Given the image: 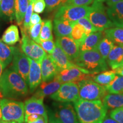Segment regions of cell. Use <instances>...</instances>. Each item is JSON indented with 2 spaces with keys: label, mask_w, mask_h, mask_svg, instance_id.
<instances>
[{
  "label": "cell",
  "mask_w": 123,
  "mask_h": 123,
  "mask_svg": "<svg viewBox=\"0 0 123 123\" xmlns=\"http://www.w3.org/2000/svg\"><path fill=\"white\" fill-rule=\"evenodd\" d=\"M79 123H102L108 109L102 100H87L79 99L74 102Z\"/></svg>",
  "instance_id": "6da1fadb"
},
{
  "label": "cell",
  "mask_w": 123,
  "mask_h": 123,
  "mask_svg": "<svg viewBox=\"0 0 123 123\" xmlns=\"http://www.w3.org/2000/svg\"><path fill=\"white\" fill-rule=\"evenodd\" d=\"M27 83L13 67L6 70L0 80V92L4 98L19 99L28 93Z\"/></svg>",
  "instance_id": "7a4b0ae2"
},
{
  "label": "cell",
  "mask_w": 123,
  "mask_h": 123,
  "mask_svg": "<svg viewBox=\"0 0 123 123\" xmlns=\"http://www.w3.org/2000/svg\"><path fill=\"white\" fill-rule=\"evenodd\" d=\"M48 123H79L71 103L55 101L47 109Z\"/></svg>",
  "instance_id": "3957f363"
},
{
  "label": "cell",
  "mask_w": 123,
  "mask_h": 123,
  "mask_svg": "<svg viewBox=\"0 0 123 123\" xmlns=\"http://www.w3.org/2000/svg\"><path fill=\"white\" fill-rule=\"evenodd\" d=\"M74 63L92 74H96L108 70L106 60L101 56L96 49L80 51L79 56Z\"/></svg>",
  "instance_id": "277c9868"
},
{
  "label": "cell",
  "mask_w": 123,
  "mask_h": 123,
  "mask_svg": "<svg viewBox=\"0 0 123 123\" xmlns=\"http://www.w3.org/2000/svg\"><path fill=\"white\" fill-rule=\"evenodd\" d=\"M0 108L2 120L25 123L24 103L13 99H0Z\"/></svg>",
  "instance_id": "5b68a950"
},
{
  "label": "cell",
  "mask_w": 123,
  "mask_h": 123,
  "mask_svg": "<svg viewBox=\"0 0 123 123\" xmlns=\"http://www.w3.org/2000/svg\"><path fill=\"white\" fill-rule=\"evenodd\" d=\"M78 84L79 99L87 100H101L107 94L104 86L97 83L92 79L83 80Z\"/></svg>",
  "instance_id": "8992f818"
},
{
  "label": "cell",
  "mask_w": 123,
  "mask_h": 123,
  "mask_svg": "<svg viewBox=\"0 0 123 123\" xmlns=\"http://www.w3.org/2000/svg\"><path fill=\"white\" fill-rule=\"evenodd\" d=\"M90 7L87 17L99 31L115 26L108 16L103 2L94 1Z\"/></svg>",
  "instance_id": "52a82bcc"
},
{
  "label": "cell",
  "mask_w": 123,
  "mask_h": 123,
  "mask_svg": "<svg viewBox=\"0 0 123 123\" xmlns=\"http://www.w3.org/2000/svg\"><path fill=\"white\" fill-rule=\"evenodd\" d=\"M95 74H90L87 70L78 66H73L70 68L60 70L54 79L62 84L68 82L78 83L83 80L92 79Z\"/></svg>",
  "instance_id": "ba28073f"
},
{
  "label": "cell",
  "mask_w": 123,
  "mask_h": 123,
  "mask_svg": "<svg viewBox=\"0 0 123 123\" xmlns=\"http://www.w3.org/2000/svg\"><path fill=\"white\" fill-rule=\"evenodd\" d=\"M90 9L89 6L63 5L58 9L55 15V19L66 20L75 23L81 18L87 17Z\"/></svg>",
  "instance_id": "9c48e42d"
},
{
  "label": "cell",
  "mask_w": 123,
  "mask_h": 123,
  "mask_svg": "<svg viewBox=\"0 0 123 123\" xmlns=\"http://www.w3.org/2000/svg\"><path fill=\"white\" fill-rule=\"evenodd\" d=\"M50 98L56 101L74 103L79 99L78 84L74 82L62 84L59 90L50 95Z\"/></svg>",
  "instance_id": "30bf717a"
},
{
  "label": "cell",
  "mask_w": 123,
  "mask_h": 123,
  "mask_svg": "<svg viewBox=\"0 0 123 123\" xmlns=\"http://www.w3.org/2000/svg\"><path fill=\"white\" fill-rule=\"evenodd\" d=\"M21 49L25 54L31 59L41 62L47 53L41 46L31 39L29 35L22 34Z\"/></svg>",
  "instance_id": "8fae6325"
},
{
  "label": "cell",
  "mask_w": 123,
  "mask_h": 123,
  "mask_svg": "<svg viewBox=\"0 0 123 123\" xmlns=\"http://www.w3.org/2000/svg\"><path fill=\"white\" fill-rule=\"evenodd\" d=\"M30 58L21 51L19 48L15 47L13 58L12 67L28 84L29 70H30Z\"/></svg>",
  "instance_id": "7c38bea8"
},
{
  "label": "cell",
  "mask_w": 123,
  "mask_h": 123,
  "mask_svg": "<svg viewBox=\"0 0 123 123\" xmlns=\"http://www.w3.org/2000/svg\"><path fill=\"white\" fill-rule=\"evenodd\" d=\"M43 98L32 96L26 100L24 103L25 117L29 115L36 114L42 116L48 122L47 109L43 103Z\"/></svg>",
  "instance_id": "4fadbf2b"
},
{
  "label": "cell",
  "mask_w": 123,
  "mask_h": 123,
  "mask_svg": "<svg viewBox=\"0 0 123 123\" xmlns=\"http://www.w3.org/2000/svg\"><path fill=\"white\" fill-rule=\"evenodd\" d=\"M56 43L61 47L73 62H74L79 56L80 53L79 44L71 38L69 37H56Z\"/></svg>",
  "instance_id": "5bb4252c"
},
{
  "label": "cell",
  "mask_w": 123,
  "mask_h": 123,
  "mask_svg": "<svg viewBox=\"0 0 123 123\" xmlns=\"http://www.w3.org/2000/svg\"><path fill=\"white\" fill-rule=\"evenodd\" d=\"M30 70H29L28 84L31 93H33L38 88L42 81L41 73V62L30 58Z\"/></svg>",
  "instance_id": "9a60e30c"
},
{
  "label": "cell",
  "mask_w": 123,
  "mask_h": 123,
  "mask_svg": "<svg viewBox=\"0 0 123 123\" xmlns=\"http://www.w3.org/2000/svg\"><path fill=\"white\" fill-rule=\"evenodd\" d=\"M41 68L42 81L53 80L60 71L48 54L46 55L41 61Z\"/></svg>",
  "instance_id": "2e32d148"
},
{
  "label": "cell",
  "mask_w": 123,
  "mask_h": 123,
  "mask_svg": "<svg viewBox=\"0 0 123 123\" xmlns=\"http://www.w3.org/2000/svg\"><path fill=\"white\" fill-rule=\"evenodd\" d=\"M56 45L53 52L51 54H49L51 58L54 63L56 64L59 70H63L76 66L73 62L66 54L63 51L61 47L55 43Z\"/></svg>",
  "instance_id": "e0dca14e"
},
{
  "label": "cell",
  "mask_w": 123,
  "mask_h": 123,
  "mask_svg": "<svg viewBox=\"0 0 123 123\" xmlns=\"http://www.w3.org/2000/svg\"><path fill=\"white\" fill-rule=\"evenodd\" d=\"M61 85V83L54 79L49 81H42L36 89L33 96L44 98L46 96H50L57 91Z\"/></svg>",
  "instance_id": "ac0fdd59"
},
{
  "label": "cell",
  "mask_w": 123,
  "mask_h": 123,
  "mask_svg": "<svg viewBox=\"0 0 123 123\" xmlns=\"http://www.w3.org/2000/svg\"><path fill=\"white\" fill-rule=\"evenodd\" d=\"M107 13L115 26L123 28V0L109 7Z\"/></svg>",
  "instance_id": "d6986e66"
},
{
  "label": "cell",
  "mask_w": 123,
  "mask_h": 123,
  "mask_svg": "<svg viewBox=\"0 0 123 123\" xmlns=\"http://www.w3.org/2000/svg\"><path fill=\"white\" fill-rule=\"evenodd\" d=\"M103 33L101 31H96L86 36L80 43V51L91 50L96 48L100 41L103 38Z\"/></svg>",
  "instance_id": "ffe728a7"
},
{
  "label": "cell",
  "mask_w": 123,
  "mask_h": 123,
  "mask_svg": "<svg viewBox=\"0 0 123 123\" xmlns=\"http://www.w3.org/2000/svg\"><path fill=\"white\" fill-rule=\"evenodd\" d=\"M106 60L113 70L119 67L123 61V46L117 44L113 46Z\"/></svg>",
  "instance_id": "44dd1931"
},
{
  "label": "cell",
  "mask_w": 123,
  "mask_h": 123,
  "mask_svg": "<svg viewBox=\"0 0 123 123\" xmlns=\"http://www.w3.org/2000/svg\"><path fill=\"white\" fill-rule=\"evenodd\" d=\"M74 24V23L66 20L54 19V30L56 37H70Z\"/></svg>",
  "instance_id": "7402d4cb"
},
{
  "label": "cell",
  "mask_w": 123,
  "mask_h": 123,
  "mask_svg": "<svg viewBox=\"0 0 123 123\" xmlns=\"http://www.w3.org/2000/svg\"><path fill=\"white\" fill-rule=\"evenodd\" d=\"M104 105L108 110H114L123 107V92L120 93H108L102 99Z\"/></svg>",
  "instance_id": "603a6c76"
},
{
  "label": "cell",
  "mask_w": 123,
  "mask_h": 123,
  "mask_svg": "<svg viewBox=\"0 0 123 123\" xmlns=\"http://www.w3.org/2000/svg\"><path fill=\"white\" fill-rule=\"evenodd\" d=\"M15 47H10L0 39V60L5 68L13 61Z\"/></svg>",
  "instance_id": "cb8c5ba5"
},
{
  "label": "cell",
  "mask_w": 123,
  "mask_h": 123,
  "mask_svg": "<svg viewBox=\"0 0 123 123\" xmlns=\"http://www.w3.org/2000/svg\"><path fill=\"white\" fill-rule=\"evenodd\" d=\"M28 5L29 0H15V17L20 29L22 27Z\"/></svg>",
  "instance_id": "d4e9b609"
},
{
  "label": "cell",
  "mask_w": 123,
  "mask_h": 123,
  "mask_svg": "<svg viewBox=\"0 0 123 123\" xmlns=\"http://www.w3.org/2000/svg\"><path fill=\"white\" fill-rule=\"evenodd\" d=\"M2 41L8 45H13L19 41V31L18 27L12 25L5 31L2 37Z\"/></svg>",
  "instance_id": "484cf974"
},
{
  "label": "cell",
  "mask_w": 123,
  "mask_h": 123,
  "mask_svg": "<svg viewBox=\"0 0 123 123\" xmlns=\"http://www.w3.org/2000/svg\"><path fill=\"white\" fill-rule=\"evenodd\" d=\"M103 34L113 43L123 46V28L111 27L104 30Z\"/></svg>",
  "instance_id": "4316f807"
},
{
  "label": "cell",
  "mask_w": 123,
  "mask_h": 123,
  "mask_svg": "<svg viewBox=\"0 0 123 123\" xmlns=\"http://www.w3.org/2000/svg\"><path fill=\"white\" fill-rule=\"evenodd\" d=\"M116 74L114 70L104 71L101 73L96 74L92 77V80L102 86L110 84L114 79Z\"/></svg>",
  "instance_id": "83f0119b"
},
{
  "label": "cell",
  "mask_w": 123,
  "mask_h": 123,
  "mask_svg": "<svg viewBox=\"0 0 123 123\" xmlns=\"http://www.w3.org/2000/svg\"><path fill=\"white\" fill-rule=\"evenodd\" d=\"M0 12L13 21L15 17V0H2L0 2Z\"/></svg>",
  "instance_id": "f1b7e54d"
},
{
  "label": "cell",
  "mask_w": 123,
  "mask_h": 123,
  "mask_svg": "<svg viewBox=\"0 0 123 123\" xmlns=\"http://www.w3.org/2000/svg\"><path fill=\"white\" fill-rule=\"evenodd\" d=\"M109 93H120L123 92V76L117 75L110 84L104 86Z\"/></svg>",
  "instance_id": "f546056e"
},
{
  "label": "cell",
  "mask_w": 123,
  "mask_h": 123,
  "mask_svg": "<svg viewBox=\"0 0 123 123\" xmlns=\"http://www.w3.org/2000/svg\"><path fill=\"white\" fill-rule=\"evenodd\" d=\"M114 46V43L112 41L107 37H104L101 39L96 49L100 54L101 56L106 60Z\"/></svg>",
  "instance_id": "4dcf8cb0"
},
{
  "label": "cell",
  "mask_w": 123,
  "mask_h": 123,
  "mask_svg": "<svg viewBox=\"0 0 123 123\" xmlns=\"http://www.w3.org/2000/svg\"><path fill=\"white\" fill-rule=\"evenodd\" d=\"M35 0H31L29 2V5L27 7L26 12L25 15L23 22V25L22 28L21 29V34H25L29 35V31L30 29V22L31 15L33 14L34 11V3Z\"/></svg>",
  "instance_id": "1f68e13d"
},
{
  "label": "cell",
  "mask_w": 123,
  "mask_h": 123,
  "mask_svg": "<svg viewBox=\"0 0 123 123\" xmlns=\"http://www.w3.org/2000/svg\"><path fill=\"white\" fill-rule=\"evenodd\" d=\"M53 23L51 20L44 21L41 33H40V40L46 41V40H53Z\"/></svg>",
  "instance_id": "d6a6232c"
},
{
  "label": "cell",
  "mask_w": 123,
  "mask_h": 123,
  "mask_svg": "<svg viewBox=\"0 0 123 123\" xmlns=\"http://www.w3.org/2000/svg\"><path fill=\"white\" fill-rule=\"evenodd\" d=\"M86 36V34L85 30H84L83 27L81 26L80 24H78L77 22H75L73 25L70 38H71L75 41H76L80 45V43L84 39Z\"/></svg>",
  "instance_id": "836d02e7"
},
{
  "label": "cell",
  "mask_w": 123,
  "mask_h": 123,
  "mask_svg": "<svg viewBox=\"0 0 123 123\" xmlns=\"http://www.w3.org/2000/svg\"><path fill=\"white\" fill-rule=\"evenodd\" d=\"M44 21L38 23V24L34 25L30 27L29 31V35L31 39H33L34 42L39 43L40 41V33H41V29H42Z\"/></svg>",
  "instance_id": "e575fe53"
},
{
  "label": "cell",
  "mask_w": 123,
  "mask_h": 123,
  "mask_svg": "<svg viewBox=\"0 0 123 123\" xmlns=\"http://www.w3.org/2000/svg\"><path fill=\"white\" fill-rule=\"evenodd\" d=\"M76 22L80 25L83 27L84 30H85V33L86 36L90 34L93 33V32L99 31V30L95 27L94 26L92 25L91 22H90V20L87 17H84L81 18L76 21Z\"/></svg>",
  "instance_id": "d590c367"
},
{
  "label": "cell",
  "mask_w": 123,
  "mask_h": 123,
  "mask_svg": "<svg viewBox=\"0 0 123 123\" xmlns=\"http://www.w3.org/2000/svg\"><path fill=\"white\" fill-rule=\"evenodd\" d=\"M110 117L119 123H123V107L111 110Z\"/></svg>",
  "instance_id": "8d00e7d4"
},
{
  "label": "cell",
  "mask_w": 123,
  "mask_h": 123,
  "mask_svg": "<svg viewBox=\"0 0 123 123\" xmlns=\"http://www.w3.org/2000/svg\"><path fill=\"white\" fill-rule=\"evenodd\" d=\"M39 44L42 47V48L45 51L46 53L51 54L54 50L55 45L53 40H46V41H41Z\"/></svg>",
  "instance_id": "74e56055"
},
{
  "label": "cell",
  "mask_w": 123,
  "mask_h": 123,
  "mask_svg": "<svg viewBox=\"0 0 123 123\" xmlns=\"http://www.w3.org/2000/svg\"><path fill=\"white\" fill-rule=\"evenodd\" d=\"M94 2V0H67L64 5L79 6H88Z\"/></svg>",
  "instance_id": "f35d334b"
},
{
  "label": "cell",
  "mask_w": 123,
  "mask_h": 123,
  "mask_svg": "<svg viewBox=\"0 0 123 123\" xmlns=\"http://www.w3.org/2000/svg\"><path fill=\"white\" fill-rule=\"evenodd\" d=\"M67 0H44L46 7L49 10H52L61 5L65 4Z\"/></svg>",
  "instance_id": "ab89813d"
},
{
  "label": "cell",
  "mask_w": 123,
  "mask_h": 123,
  "mask_svg": "<svg viewBox=\"0 0 123 123\" xmlns=\"http://www.w3.org/2000/svg\"><path fill=\"white\" fill-rule=\"evenodd\" d=\"M46 7V5L44 0H35L34 3V12L37 14L42 13L43 12Z\"/></svg>",
  "instance_id": "60d3db41"
},
{
  "label": "cell",
  "mask_w": 123,
  "mask_h": 123,
  "mask_svg": "<svg viewBox=\"0 0 123 123\" xmlns=\"http://www.w3.org/2000/svg\"><path fill=\"white\" fill-rule=\"evenodd\" d=\"M42 22V19H41V17L38 15V14L36 13H33L31 15V17L30 19V27H31L32 26L34 25L38 24V23Z\"/></svg>",
  "instance_id": "b9f144b4"
},
{
  "label": "cell",
  "mask_w": 123,
  "mask_h": 123,
  "mask_svg": "<svg viewBox=\"0 0 123 123\" xmlns=\"http://www.w3.org/2000/svg\"><path fill=\"white\" fill-rule=\"evenodd\" d=\"M102 123H119L117 121L115 120L114 119H112L110 117L106 116V117L104 118V119Z\"/></svg>",
  "instance_id": "7bdbcfd3"
},
{
  "label": "cell",
  "mask_w": 123,
  "mask_h": 123,
  "mask_svg": "<svg viewBox=\"0 0 123 123\" xmlns=\"http://www.w3.org/2000/svg\"><path fill=\"white\" fill-rule=\"evenodd\" d=\"M27 123H48V122L43 117L41 116L37 120H36L31 121V122H28Z\"/></svg>",
  "instance_id": "ee69618b"
},
{
  "label": "cell",
  "mask_w": 123,
  "mask_h": 123,
  "mask_svg": "<svg viewBox=\"0 0 123 123\" xmlns=\"http://www.w3.org/2000/svg\"><path fill=\"white\" fill-rule=\"evenodd\" d=\"M122 1V0H105L107 3V5L109 6L113 5L116 4V3L120 2V1Z\"/></svg>",
  "instance_id": "f6af8a7d"
},
{
  "label": "cell",
  "mask_w": 123,
  "mask_h": 123,
  "mask_svg": "<svg viewBox=\"0 0 123 123\" xmlns=\"http://www.w3.org/2000/svg\"><path fill=\"white\" fill-rule=\"evenodd\" d=\"M114 71L116 74L120 75L123 76V67H118L117 68L115 69Z\"/></svg>",
  "instance_id": "bcb514c9"
},
{
  "label": "cell",
  "mask_w": 123,
  "mask_h": 123,
  "mask_svg": "<svg viewBox=\"0 0 123 123\" xmlns=\"http://www.w3.org/2000/svg\"><path fill=\"white\" fill-rule=\"evenodd\" d=\"M5 69L4 66H3L2 63L1 62V60H0V80H1V76L4 73V70Z\"/></svg>",
  "instance_id": "7dc6e473"
},
{
  "label": "cell",
  "mask_w": 123,
  "mask_h": 123,
  "mask_svg": "<svg viewBox=\"0 0 123 123\" xmlns=\"http://www.w3.org/2000/svg\"><path fill=\"white\" fill-rule=\"evenodd\" d=\"M0 123H18L15 122V121H6L1 120L0 121Z\"/></svg>",
  "instance_id": "c3c4849f"
},
{
  "label": "cell",
  "mask_w": 123,
  "mask_h": 123,
  "mask_svg": "<svg viewBox=\"0 0 123 123\" xmlns=\"http://www.w3.org/2000/svg\"><path fill=\"white\" fill-rule=\"evenodd\" d=\"M94 1H96V2H103L105 1V0H94Z\"/></svg>",
  "instance_id": "681fc988"
},
{
  "label": "cell",
  "mask_w": 123,
  "mask_h": 123,
  "mask_svg": "<svg viewBox=\"0 0 123 123\" xmlns=\"http://www.w3.org/2000/svg\"><path fill=\"white\" fill-rule=\"evenodd\" d=\"M2 120V116H1V108H0V121Z\"/></svg>",
  "instance_id": "f907efd6"
},
{
  "label": "cell",
  "mask_w": 123,
  "mask_h": 123,
  "mask_svg": "<svg viewBox=\"0 0 123 123\" xmlns=\"http://www.w3.org/2000/svg\"><path fill=\"white\" fill-rule=\"evenodd\" d=\"M123 67V62L121 63V65L120 66V67Z\"/></svg>",
  "instance_id": "816d5d0a"
},
{
  "label": "cell",
  "mask_w": 123,
  "mask_h": 123,
  "mask_svg": "<svg viewBox=\"0 0 123 123\" xmlns=\"http://www.w3.org/2000/svg\"><path fill=\"white\" fill-rule=\"evenodd\" d=\"M1 1H2V0H0V2H1Z\"/></svg>",
  "instance_id": "f5cc1de1"
},
{
  "label": "cell",
  "mask_w": 123,
  "mask_h": 123,
  "mask_svg": "<svg viewBox=\"0 0 123 123\" xmlns=\"http://www.w3.org/2000/svg\"><path fill=\"white\" fill-rule=\"evenodd\" d=\"M31 1V0H29V1Z\"/></svg>",
  "instance_id": "db71d44e"
},
{
  "label": "cell",
  "mask_w": 123,
  "mask_h": 123,
  "mask_svg": "<svg viewBox=\"0 0 123 123\" xmlns=\"http://www.w3.org/2000/svg\"><path fill=\"white\" fill-rule=\"evenodd\" d=\"M0 95H1V92H0Z\"/></svg>",
  "instance_id": "11a10c76"
}]
</instances>
